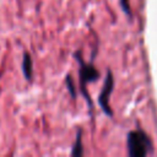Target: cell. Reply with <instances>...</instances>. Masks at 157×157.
I'll return each mask as SVG.
<instances>
[{"label": "cell", "mask_w": 157, "mask_h": 157, "mask_svg": "<svg viewBox=\"0 0 157 157\" xmlns=\"http://www.w3.org/2000/svg\"><path fill=\"white\" fill-rule=\"evenodd\" d=\"M128 152L131 157H145L152 152V141L142 130H134L128 134Z\"/></svg>", "instance_id": "2"}, {"label": "cell", "mask_w": 157, "mask_h": 157, "mask_svg": "<svg viewBox=\"0 0 157 157\" xmlns=\"http://www.w3.org/2000/svg\"><path fill=\"white\" fill-rule=\"evenodd\" d=\"M22 72L25 75V77L31 81L32 76H33V64H32V59L31 55L28 53L23 54V59H22Z\"/></svg>", "instance_id": "4"}, {"label": "cell", "mask_w": 157, "mask_h": 157, "mask_svg": "<svg viewBox=\"0 0 157 157\" xmlns=\"http://www.w3.org/2000/svg\"><path fill=\"white\" fill-rule=\"evenodd\" d=\"M113 87H114V78H113V74L110 70H107V75H105V78H104V83H103V87L98 94V104L101 107V109L103 110V113L108 117H113V112H112V108L109 105V98H110V94L113 92Z\"/></svg>", "instance_id": "3"}, {"label": "cell", "mask_w": 157, "mask_h": 157, "mask_svg": "<svg viewBox=\"0 0 157 157\" xmlns=\"http://www.w3.org/2000/svg\"><path fill=\"white\" fill-rule=\"evenodd\" d=\"M74 56H75L76 61L78 63V77H80V85H81L80 86V90H81V93L83 94V97H85V99H86V102L88 104L90 112H92L93 104H92L90 93L86 90V83L97 81L98 77H99V72H98V70L91 63H85L83 61L82 55H81V50L75 52Z\"/></svg>", "instance_id": "1"}, {"label": "cell", "mask_w": 157, "mask_h": 157, "mask_svg": "<svg viewBox=\"0 0 157 157\" xmlns=\"http://www.w3.org/2000/svg\"><path fill=\"white\" fill-rule=\"evenodd\" d=\"M81 134H82V131H81V129H78L77 132H76V140H75V144H74V147H72V151H71L72 156H82L83 155Z\"/></svg>", "instance_id": "5"}, {"label": "cell", "mask_w": 157, "mask_h": 157, "mask_svg": "<svg viewBox=\"0 0 157 157\" xmlns=\"http://www.w3.org/2000/svg\"><path fill=\"white\" fill-rule=\"evenodd\" d=\"M119 4H120L121 10L124 11V13L128 15L129 17H131V7L129 4V0H119Z\"/></svg>", "instance_id": "7"}, {"label": "cell", "mask_w": 157, "mask_h": 157, "mask_svg": "<svg viewBox=\"0 0 157 157\" xmlns=\"http://www.w3.org/2000/svg\"><path fill=\"white\" fill-rule=\"evenodd\" d=\"M65 83H66V87H67V91L70 93V96L72 98L76 97V90H75V85H74V80L71 77V75H66L65 77Z\"/></svg>", "instance_id": "6"}]
</instances>
